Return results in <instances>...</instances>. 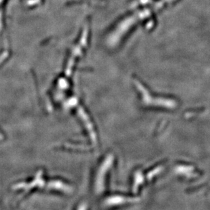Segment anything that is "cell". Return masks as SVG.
<instances>
[{
    "label": "cell",
    "mask_w": 210,
    "mask_h": 210,
    "mask_svg": "<svg viewBox=\"0 0 210 210\" xmlns=\"http://www.w3.org/2000/svg\"><path fill=\"white\" fill-rule=\"evenodd\" d=\"M174 0H159V2L153 3L150 7L146 6L145 8L135 11L130 16L125 17L113 29V32L110 35V43L112 45H116L120 41L122 37L127 33V31L130 30L133 24H136L138 22L143 21L148 18L152 17L155 13L158 12L159 9L162 8L167 3L173 2Z\"/></svg>",
    "instance_id": "6da1fadb"
}]
</instances>
